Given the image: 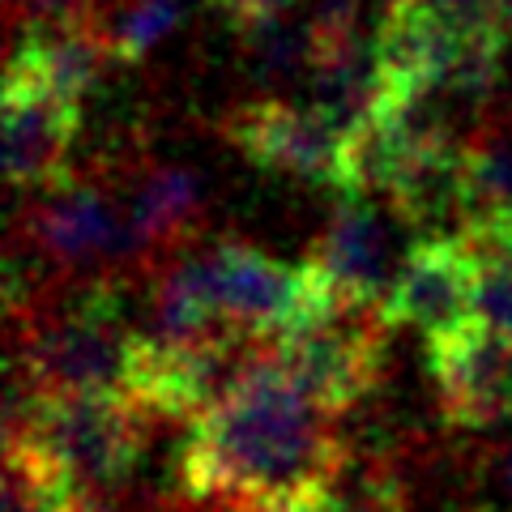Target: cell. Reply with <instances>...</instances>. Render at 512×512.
Segmentation results:
<instances>
[{"label": "cell", "mask_w": 512, "mask_h": 512, "mask_svg": "<svg viewBox=\"0 0 512 512\" xmlns=\"http://www.w3.org/2000/svg\"><path fill=\"white\" fill-rule=\"evenodd\" d=\"M227 137L261 171L291 175L312 188H350V137L312 103L278 94L252 99L227 120Z\"/></svg>", "instance_id": "8992f818"}, {"label": "cell", "mask_w": 512, "mask_h": 512, "mask_svg": "<svg viewBox=\"0 0 512 512\" xmlns=\"http://www.w3.org/2000/svg\"><path fill=\"white\" fill-rule=\"evenodd\" d=\"M26 235L52 261V269L82 274H116V269H150L133 222L124 214L116 180L69 171L56 184L35 192L26 214Z\"/></svg>", "instance_id": "277c9868"}, {"label": "cell", "mask_w": 512, "mask_h": 512, "mask_svg": "<svg viewBox=\"0 0 512 512\" xmlns=\"http://www.w3.org/2000/svg\"><path fill=\"white\" fill-rule=\"evenodd\" d=\"M500 26H504V35L512 39V0H500Z\"/></svg>", "instance_id": "ac0fdd59"}, {"label": "cell", "mask_w": 512, "mask_h": 512, "mask_svg": "<svg viewBox=\"0 0 512 512\" xmlns=\"http://www.w3.org/2000/svg\"><path fill=\"white\" fill-rule=\"evenodd\" d=\"M77 107L22 73H5V167L9 180L39 192L69 175Z\"/></svg>", "instance_id": "30bf717a"}, {"label": "cell", "mask_w": 512, "mask_h": 512, "mask_svg": "<svg viewBox=\"0 0 512 512\" xmlns=\"http://www.w3.org/2000/svg\"><path fill=\"white\" fill-rule=\"evenodd\" d=\"M402 218L389 205V214L372 205L363 192H342L338 210H333L329 227L320 231L316 244V269L333 286V295L346 303H363V308H380L393 291V278L402 269L406 252L397 248V222Z\"/></svg>", "instance_id": "52a82bcc"}, {"label": "cell", "mask_w": 512, "mask_h": 512, "mask_svg": "<svg viewBox=\"0 0 512 512\" xmlns=\"http://www.w3.org/2000/svg\"><path fill=\"white\" fill-rule=\"evenodd\" d=\"M154 423V414L128 397L47 393L18 431H5V448L30 457L73 500L111 512L133 483Z\"/></svg>", "instance_id": "7a4b0ae2"}, {"label": "cell", "mask_w": 512, "mask_h": 512, "mask_svg": "<svg viewBox=\"0 0 512 512\" xmlns=\"http://www.w3.org/2000/svg\"><path fill=\"white\" fill-rule=\"evenodd\" d=\"M201 0H116L103 13V26L116 47V60L133 64L146 52H154L175 26H180Z\"/></svg>", "instance_id": "9a60e30c"}, {"label": "cell", "mask_w": 512, "mask_h": 512, "mask_svg": "<svg viewBox=\"0 0 512 512\" xmlns=\"http://www.w3.org/2000/svg\"><path fill=\"white\" fill-rule=\"evenodd\" d=\"M239 35H244V64L252 82H261L269 94H278L282 86L312 73V56H316L312 22L299 26L291 13H282V18L239 26Z\"/></svg>", "instance_id": "4fadbf2b"}, {"label": "cell", "mask_w": 512, "mask_h": 512, "mask_svg": "<svg viewBox=\"0 0 512 512\" xmlns=\"http://www.w3.org/2000/svg\"><path fill=\"white\" fill-rule=\"evenodd\" d=\"M184 261L227 325L269 342L303 329L329 303H338L316 261H278L248 239H214L201 248H184Z\"/></svg>", "instance_id": "3957f363"}, {"label": "cell", "mask_w": 512, "mask_h": 512, "mask_svg": "<svg viewBox=\"0 0 512 512\" xmlns=\"http://www.w3.org/2000/svg\"><path fill=\"white\" fill-rule=\"evenodd\" d=\"M346 466L333 414L316 406L269 355L188 423L180 444V483L197 504L222 512H261L329 487Z\"/></svg>", "instance_id": "6da1fadb"}, {"label": "cell", "mask_w": 512, "mask_h": 512, "mask_svg": "<svg viewBox=\"0 0 512 512\" xmlns=\"http://www.w3.org/2000/svg\"><path fill=\"white\" fill-rule=\"evenodd\" d=\"M384 320L419 329L423 342L453 338L474 325V261L457 235H423L406 252L384 299Z\"/></svg>", "instance_id": "9c48e42d"}, {"label": "cell", "mask_w": 512, "mask_h": 512, "mask_svg": "<svg viewBox=\"0 0 512 512\" xmlns=\"http://www.w3.org/2000/svg\"><path fill=\"white\" fill-rule=\"evenodd\" d=\"M218 5H222V9H227V13H231V9L239 5V0H218Z\"/></svg>", "instance_id": "d6986e66"}, {"label": "cell", "mask_w": 512, "mask_h": 512, "mask_svg": "<svg viewBox=\"0 0 512 512\" xmlns=\"http://www.w3.org/2000/svg\"><path fill=\"white\" fill-rule=\"evenodd\" d=\"M261 512H338L329 500V487H320L312 495H295V500H282V504H269Z\"/></svg>", "instance_id": "e0dca14e"}, {"label": "cell", "mask_w": 512, "mask_h": 512, "mask_svg": "<svg viewBox=\"0 0 512 512\" xmlns=\"http://www.w3.org/2000/svg\"><path fill=\"white\" fill-rule=\"evenodd\" d=\"M466 188L470 222H512V128L504 120H483L466 137Z\"/></svg>", "instance_id": "5bb4252c"}, {"label": "cell", "mask_w": 512, "mask_h": 512, "mask_svg": "<svg viewBox=\"0 0 512 512\" xmlns=\"http://www.w3.org/2000/svg\"><path fill=\"white\" fill-rule=\"evenodd\" d=\"M419 18L436 22L453 35H487V30H504L500 26V0H393Z\"/></svg>", "instance_id": "2e32d148"}, {"label": "cell", "mask_w": 512, "mask_h": 512, "mask_svg": "<svg viewBox=\"0 0 512 512\" xmlns=\"http://www.w3.org/2000/svg\"><path fill=\"white\" fill-rule=\"evenodd\" d=\"M427 376L453 427L483 431L512 419V338L483 320L453 338L427 342Z\"/></svg>", "instance_id": "ba28073f"}, {"label": "cell", "mask_w": 512, "mask_h": 512, "mask_svg": "<svg viewBox=\"0 0 512 512\" xmlns=\"http://www.w3.org/2000/svg\"><path fill=\"white\" fill-rule=\"evenodd\" d=\"M457 239L474 261L478 320L512 338V222H470Z\"/></svg>", "instance_id": "7c38bea8"}, {"label": "cell", "mask_w": 512, "mask_h": 512, "mask_svg": "<svg viewBox=\"0 0 512 512\" xmlns=\"http://www.w3.org/2000/svg\"><path fill=\"white\" fill-rule=\"evenodd\" d=\"M389 329L393 325L384 320L380 308L338 299L303 329L278 338L274 355L282 363V372L316 406H325L329 414H346L372 393V384L380 376L384 333Z\"/></svg>", "instance_id": "5b68a950"}, {"label": "cell", "mask_w": 512, "mask_h": 512, "mask_svg": "<svg viewBox=\"0 0 512 512\" xmlns=\"http://www.w3.org/2000/svg\"><path fill=\"white\" fill-rule=\"evenodd\" d=\"M116 188L124 214L150 256V269L171 261L175 252L192 248L205 205H201V180L188 167H141Z\"/></svg>", "instance_id": "8fae6325"}]
</instances>
